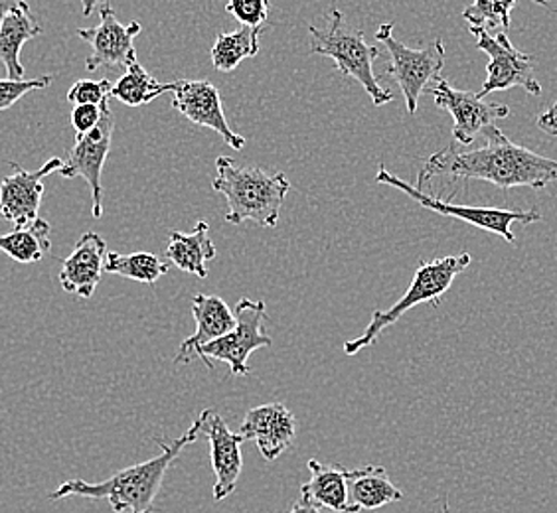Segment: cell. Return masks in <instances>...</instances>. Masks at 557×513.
I'll use <instances>...</instances> for the list:
<instances>
[{"label":"cell","instance_id":"obj_1","mask_svg":"<svg viewBox=\"0 0 557 513\" xmlns=\"http://www.w3.org/2000/svg\"><path fill=\"white\" fill-rule=\"evenodd\" d=\"M484 147L459 150L457 147L431 154L423 162L418 176V188L431 183L435 176H450L455 180H483L500 188H536L557 183V161L536 154L525 147H518L496 125L484 128Z\"/></svg>","mask_w":557,"mask_h":513},{"label":"cell","instance_id":"obj_2","mask_svg":"<svg viewBox=\"0 0 557 513\" xmlns=\"http://www.w3.org/2000/svg\"><path fill=\"white\" fill-rule=\"evenodd\" d=\"M200 428H202V418L198 417L194 421L193 427L171 445L162 439H154V442L161 447L159 456L117 472L106 481H97V484L86 480L64 481L55 492L50 493V500H65V498L108 500L111 510L115 513H154L152 503L161 492L166 472L186 447H190L200 439Z\"/></svg>","mask_w":557,"mask_h":513},{"label":"cell","instance_id":"obj_3","mask_svg":"<svg viewBox=\"0 0 557 513\" xmlns=\"http://www.w3.org/2000/svg\"><path fill=\"white\" fill-rule=\"evenodd\" d=\"M212 188L215 192L224 193L227 200V224L253 222L273 229L278 224L290 183L285 172L244 166L230 157H218Z\"/></svg>","mask_w":557,"mask_h":513},{"label":"cell","instance_id":"obj_4","mask_svg":"<svg viewBox=\"0 0 557 513\" xmlns=\"http://www.w3.org/2000/svg\"><path fill=\"white\" fill-rule=\"evenodd\" d=\"M471 261L472 256L469 253H461V255L443 256V259H433V261L421 263L413 275L408 292L397 300L389 311H374L364 334L344 343V353L356 355V353L362 352L364 348L372 346L380 338L382 331L394 326L406 312L411 311L418 304L428 302L433 309H437L441 299L455 283V278L471 265Z\"/></svg>","mask_w":557,"mask_h":513},{"label":"cell","instance_id":"obj_5","mask_svg":"<svg viewBox=\"0 0 557 513\" xmlns=\"http://www.w3.org/2000/svg\"><path fill=\"white\" fill-rule=\"evenodd\" d=\"M309 34H311L312 54L331 58L336 64V70L344 77H352L354 82L362 86L375 108H382L394 101V93H389L380 86L374 74V60H377L380 50L366 42L362 30H350L346 26L343 12L333 9L331 28L321 30L311 24Z\"/></svg>","mask_w":557,"mask_h":513},{"label":"cell","instance_id":"obj_6","mask_svg":"<svg viewBox=\"0 0 557 513\" xmlns=\"http://www.w3.org/2000/svg\"><path fill=\"white\" fill-rule=\"evenodd\" d=\"M375 184H386L392 188H397L411 198L413 202H418L421 208L431 210L435 214L445 215V217H455L461 220L465 224L474 225L484 232H491L496 236L503 237L508 243H516V236L512 234V224L530 225L536 224L542 220V214L537 210H503V208H486V205H459V203H450L449 200H443L437 196H431L423 190H419L418 186L401 180L396 174L387 171L382 164L380 171L375 174Z\"/></svg>","mask_w":557,"mask_h":513},{"label":"cell","instance_id":"obj_7","mask_svg":"<svg viewBox=\"0 0 557 513\" xmlns=\"http://www.w3.org/2000/svg\"><path fill=\"white\" fill-rule=\"evenodd\" d=\"M375 40L386 46L392 62L386 75L396 79L406 97L409 115H416L419 97L428 91V87L440 77L441 70L445 67V43L437 38L425 48L413 50L394 38V22H384L375 33Z\"/></svg>","mask_w":557,"mask_h":513},{"label":"cell","instance_id":"obj_8","mask_svg":"<svg viewBox=\"0 0 557 513\" xmlns=\"http://www.w3.org/2000/svg\"><path fill=\"white\" fill-rule=\"evenodd\" d=\"M236 328L224 338L208 343L200 350V360L212 372V362L230 365V374L247 375L251 367L247 364L249 355L271 346V336L265 331L268 312L263 300L242 299L236 306Z\"/></svg>","mask_w":557,"mask_h":513},{"label":"cell","instance_id":"obj_9","mask_svg":"<svg viewBox=\"0 0 557 513\" xmlns=\"http://www.w3.org/2000/svg\"><path fill=\"white\" fill-rule=\"evenodd\" d=\"M469 30L476 38V48L488 55L486 79L476 93L479 99L512 87H522L530 96L542 93L532 55L516 50L515 43L508 40V33L491 34L479 26H469Z\"/></svg>","mask_w":557,"mask_h":513},{"label":"cell","instance_id":"obj_10","mask_svg":"<svg viewBox=\"0 0 557 513\" xmlns=\"http://www.w3.org/2000/svg\"><path fill=\"white\" fill-rule=\"evenodd\" d=\"M113 133H115V115L109 109V103H106L99 125L94 130H89L87 135L75 137L74 149L70 150L67 161L60 168L62 178L72 180V178L82 176L86 180L89 190H91V200H94L91 214L96 220L103 215L101 174H103V166L108 161Z\"/></svg>","mask_w":557,"mask_h":513},{"label":"cell","instance_id":"obj_11","mask_svg":"<svg viewBox=\"0 0 557 513\" xmlns=\"http://www.w3.org/2000/svg\"><path fill=\"white\" fill-rule=\"evenodd\" d=\"M99 24L94 28H79L77 36L91 46L87 55V72H97L99 67H129L137 62L135 38L140 34V22L121 24L111 2L106 0L99 7Z\"/></svg>","mask_w":557,"mask_h":513},{"label":"cell","instance_id":"obj_12","mask_svg":"<svg viewBox=\"0 0 557 513\" xmlns=\"http://www.w3.org/2000/svg\"><path fill=\"white\" fill-rule=\"evenodd\" d=\"M428 91L435 99V105L445 109L453 117V139L462 147L472 145L484 128L494 125V121L510 115V109L506 105L486 103L472 91L450 86L443 77H437Z\"/></svg>","mask_w":557,"mask_h":513},{"label":"cell","instance_id":"obj_13","mask_svg":"<svg viewBox=\"0 0 557 513\" xmlns=\"http://www.w3.org/2000/svg\"><path fill=\"white\" fill-rule=\"evenodd\" d=\"M172 91V108L198 127L215 130L230 149L242 150L246 139L227 125L224 105L218 87L208 79H181L169 84Z\"/></svg>","mask_w":557,"mask_h":513},{"label":"cell","instance_id":"obj_14","mask_svg":"<svg viewBox=\"0 0 557 513\" xmlns=\"http://www.w3.org/2000/svg\"><path fill=\"white\" fill-rule=\"evenodd\" d=\"M12 174L0 183V217L14 224V229L33 225L40 212L44 196V178L64 166L62 159L44 162L38 171L28 172L21 164L11 162Z\"/></svg>","mask_w":557,"mask_h":513},{"label":"cell","instance_id":"obj_15","mask_svg":"<svg viewBox=\"0 0 557 513\" xmlns=\"http://www.w3.org/2000/svg\"><path fill=\"white\" fill-rule=\"evenodd\" d=\"M202 428L200 439L205 437L210 442V456L214 468V500L222 502L236 492L237 480L242 476L244 459H242V445L246 439L239 433H232L224 418L215 411L206 409L200 415Z\"/></svg>","mask_w":557,"mask_h":513},{"label":"cell","instance_id":"obj_16","mask_svg":"<svg viewBox=\"0 0 557 513\" xmlns=\"http://www.w3.org/2000/svg\"><path fill=\"white\" fill-rule=\"evenodd\" d=\"M239 435L246 440H253L263 459L271 462L290 449L297 435V423L283 403H268L247 411Z\"/></svg>","mask_w":557,"mask_h":513},{"label":"cell","instance_id":"obj_17","mask_svg":"<svg viewBox=\"0 0 557 513\" xmlns=\"http://www.w3.org/2000/svg\"><path fill=\"white\" fill-rule=\"evenodd\" d=\"M106 261H108L106 239L96 232H87L77 239L74 251L62 261V271H60L62 289L79 299H91L99 280L106 273Z\"/></svg>","mask_w":557,"mask_h":513},{"label":"cell","instance_id":"obj_18","mask_svg":"<svg viewBox=\"0 0 557 513\" xmlns=\"http://www.w3.org/2000/svg\"><path fill=\"white\" fill-rule=\"evenodd\" d=\"M193 314L196 331L181 343L174 355L176 365L190 364L200 358V350L205 346L224 338L225 334L236 328V312L225 304V300L214 295H196L193 299Z\"/></svg>","mask_w":557,"mask_h":513},{"label":"cell","instance_id":"obj_19","mask_svg":"<svg viewBox=\"0 0 557 513\" xmlns=\"http://www.w3.org/2000/svg\"><path fill=\"white\" fill-rule=\"evenodd\" d=\"M42 34V26L36 22L28 2H22L16 11L7 14L0 24V64L9 79H24V65L21 64L22 46Z\"/></svg>","mask_w":557,"mask_h":513},{"label":"cell","instance_id":"obj_20","mask_svg":"<svg viewBox=\"0 0 557 513\" xmlns=\"http://www.w3.org/2000/svg\"><path fill=\"white\" fill-rule=\"evenodd\" d=\"M348 500L358 512L380 510L387 503L401 502L404 492L389 480L386 468L368 464L364 468L346 471Z\"/></svg>","mask_w":557,"mask_h":513},{"label":"cell","instance_id":"obj_21","mask_svg":"<svg viewBox=\"0 0 557 513\" xmlns=\"http://www.w3.org/2000/svg\"><path fill=\"white\" fill-rule=\"evenodd\" d=\"M311 480L300 486V493L307 496L319 508H329L336 513H360L348 500L346 471L338 464H322L311 459L307 462Z\"/></svg>","mask_w":557,"mask_h":513},{"label":"cell","instance_id":"obj_22","mask_svg":"<svg viewBox=\"0 0 557 513\" xmlns=\"http://www.w3.org/2000/svg\"><path fill=\"white\" fill-rule=\"evenodd\" d=\"M215 255H218V249L210 237V225L206 222H198L193 234L171 232L166 259L184 273H190L194 277H208L206 263L215 259Z\"/></svg>","mask_w":557,"mask_h":513},{"label":"cell","instance_id":"obj_23","mask_svg":"<svg viewBox=\"0 0 557 513\" xmlns=\"http://www.w3.org/2000/svg\"><path fill=\"white\" fill-rule=\"evenodd\" d=\"M265 26H242L236 33L220 34L212 46V65L222 74L234 72L247 58H256L261 50Z\"/></svg>","mask_w":557,"mask_h":513},{"label":"cell","instance_id":"obj_24","mask_svg":"<svg viewBox=\"0 0 557 513\" xmlns=\"http://www.w3.org/2000/svg\"><path fill=\"white\" fill-rule=\"evenodd\" d=\"M50 232L52 227L46 220H36L24 229H14L7 236H0V251L16 263H36L50 251Z\"/></svg>","mask_w":557,"mask_h":513},{"label":"cell","instance_id":"obj_25","mask_svg":"<svg viewBox=\"0 0 557 513\" xmlns=\"http://www.w3.org/2000/svg\"><path fill=\"white\" fill-rule=\"evenodd\" d=\"M166 91H171L169 84L157 82L139 62H135L119 77L117 84L111 87V97L129 108H143Z\"/></svg>","mask_w":557,"mask_h":513},{"label":"cell","instance_id":"obj_26","mask_svg":"<svg viewBox=\"0 0 557 513\" xmlns=\"http://www.w3.org/2000/svg\"><path fill=\"white\" fill-rule=\"evenodd\" d=\"M106 273L131 278V280L145 283V285H154L159 278L169 273V263L162 261L161 256L145 253V251L131 253V255L108 253Z\"/></svg>","mask_w":557,"mask_h":513},{"label":"cell","instance_id":"obj_27","mask_svg":"<svg viewBox=\"0 0 557 513\" xmlns=\"http://www.w3.org/2000/svg\"><path fill=\"white\" fill-rule=\"evenodd\" d=\"M515 4L516 0H474L471 7L462 11V18L471 26H479L488 33H508Z\"/></svg>","mask_w":557,"mask_h":513},{"label":"cell","instance_id":"obj_28","mask_svg":"<svg viewBox=\"0 0 557 513\" xmlns=\"http://www.w3.org/2000/svg\"><path fill=\"white\" fill-rule=\"evenodd\" d=\"M113 84L109 79H79L67 91V101L74 105H106Z\"/></svg>","mask_w":557,"mask_h":513},{"label":"cell","instance_id":"obj_29","mask_svg":"<svg viewBox=\"0 0 557 513\" xmlns=\"http://www.w3.org/2000/svg\"><path fill=\"white\" fill-rule=\"evenodd\" d=\"M52 84V75H42L36 79H0V111H7L12 105H16L22 97L28 96L30 91H38V89H46Z\"/></svg>","mask_w":557,"mask_h":513},{"label":"cell","instance_id":"obj_30","mask_svg":"<svg viewBox=\"0 0 557 513\" xmlns=\"http://www.w3.org/2000/svg\"><path fill=\"white\" fill-rule=\"evenodd\" d=\"M225 11L242 26H263L269 16V0H227Z\"/></svg>","mask_w":557,"mask_h":513},{"label":"cell","instance_id":"obj_31","mask_svg":"<svg viewBox=\"0 0 557 513\" xmlns=\"http://www.w3.org/2000/svg\"><path fill=\"white\" fill-rule=\"evenodd\" d=\"M101 113H103V105H75L72 111V127L77 133L75 137H82L89 130H94L101 121Z\"/></svg>","mask_w":557,"mask_h":513},{"label":"cell","instance_id":"obj_32","mask_svg":"<svg viewBox=\"0 0 557 513\" xmlns=\"http://www.w3.org/2000/svg\"><path fill=\"white\" fill-rule=\"evenodd\" d=\"M536 125L542 133H546L549 137H557V97L556 101L537 117Z\"/></svg>","mask_w":557,"mask_h":513},{"label":"cell","instance_id":"obj_33","mask_svg":"<svg viewBox=\"0 0 557 513\" xmlns=\"http://www.w3.org/2000/svg\"><path fill=\"white\" fill-rule=\"evenodd\" d=\"M287 513H321V510L317 503H312L307 496L300 493L299 500L293 503V508Z\"/></svg>","mask_w":557,"mask_h":513},{"label":"cell","instance_id":"obj_34","mask_svg":"<svg viewBox=\"0 0 557 513\" xmlns=\"http://www.w3.org/2000/svg\"><path fill=\"white\" fill-rule=\"evenodd\" d=\"M24 0H0V24L7 18V14L16 11Z\"/></svg>","mask_w":557,"mask_h":513},{"label":"cell","instance_id":"obj_35","mask_svg":"<svg viewBox=\"0 0 557 513\" xmlns=\"http://www.w3.org/2000/svg\"><path fill=\"white\" fill-rule=\"evenodd\" d=\"M106 0H82L84 7V16H91V12L96 11L97 4H103Z\"/></svg>","mask_w":557,"mask_h":513},{"label":"cell","instance_id":"obj_36","mask_svg":"<svg viewBox=\"0 0 557 513\" xmlns=\"http://www.w3.org/2000/svg\"><path fill=\"white\" fill-rule=\"evenodd\" d=\"M532 2H536L547 11L557 12V0H532Z\"/></svg>","mask_w":557,"mask_h":513},{"label":"cell","instance_id":"obj_37","mask_svg":"<svg viewBox=\"0 0 557 513\" xmlns=\"http://www.w3.org/2000/svg\"><path fill=\"white\" fill-rule=\"evenodd\" d=\"M443 513H450L449 512V503H447V500L443 502Z\"/></svg>","mask_w":557,"mask_h":513}]
</instances>
